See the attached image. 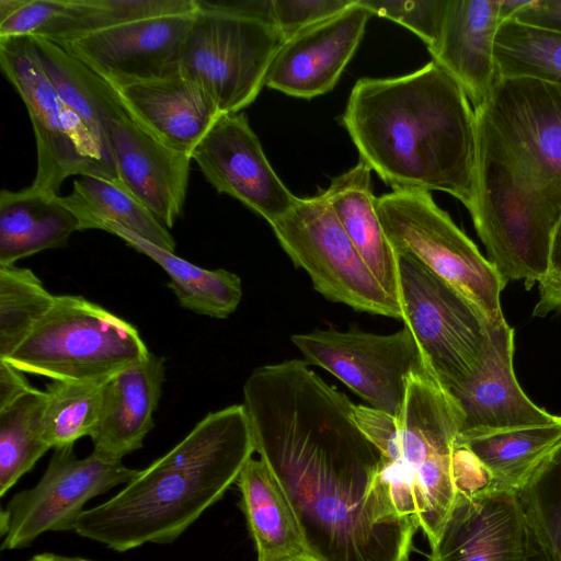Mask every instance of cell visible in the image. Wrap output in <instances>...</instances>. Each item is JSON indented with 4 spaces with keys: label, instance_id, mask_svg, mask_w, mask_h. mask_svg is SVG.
I'll use <instances>...</instances> for the list:
<instances>
[{
    "label": "cell",
    "instance_id": "cell-6",
    "mask_svg": "<svg viewBox=\"0 0 561 561\" xmlns=\"http://www.w3.org/2000/svg\"><path fill=\"white\" fill-rule=\"evenodd\" d=\"M149 354L131 323L82 296L57 295L48 313L5 360L51 380L104 383Z\"/></svg>",
    "mask_w": 561,
    "mask_h": 561
},
{
    "label": "cell",
    "instance_id": "cell-17",
    "mask_svg": "<svg viewBox=\"0 0 561 561\" xmlns=\"http://www.w3.org/2000/svg\"><path fill=\"white\" fill-rule=\"evenodd\" d=\"M106 133L116 178L162 225L172 228L185 204L191 154L159 141L125 106L106 119Z\"/></svg>",
    "mask_w": 561,
    "mask_h": 561
},
{
    "label": "cell",
    "instance_id": "cell-36",
    "mask_svg": "<svg viewBox=\"0 0 561 561\" xmlns=\"http://www.w3.org/2000/svg\"><path fill=\"white\" fill-rule=\"evenodd\" d=\"M370 13L399 23L416 34L428 51L440 38L449 0H359Z\"/></svg>",
    "mask_w": 561,
    "mask_h": 561
},
{
    "label": "cell",
    "instance_id": "cell-45",
    "mask_svg": "<svg viewBox=\"0 0 561 561\" xmlns=\"http://www.w3.org/2000/svg\"><path fill=\"white\" fill-rule=\"evenodd\" d=\"M284 561H318V560L314 559L313 557H311L310 554L305 553V554H301V556H298L295 558H290V559H287Z\"/></svg>",
    "mask_w": 561,
    "mask_h": 561
},
{
    "label": "cell",
    "instance_id": "cell-14",
    "mask_svg": "<svg viewBox=\"0 0 561 561\" xmlns=\"http://www.w3.org/2000/svg\"><path fill=\"white\" fill-rule=\"evenodd\" d=\"M195 13L119 24L57 45L113 87L154 80L180 70Z\"/></svg>",
    "mask_w": 561,
    "mask_h": 561
},
{
    "label": "cell",
    "instance_id": "cell-11",
    "mask_svg": "<svg viewBox=\"0 0 561 561\" xmlns=\"http://www.w3.org/2000/svg\"><path fill=\"white\" fill-rule=\"evenodd\" d=\"M1 71L22 99L33 127V185L59 195L71 175L108 178L90 137L67 112L37 57L31 36L0 38Z\"/></svg>",
    "mask_w": 561,
    "mask_h": 561
},
{
    "label": "cell",
    "instance_id": "cell-30",
    "mask_svg": "<svg viewBox=\"0 0 561 561\" xmlns=\"http://www.w3.org/2000/svg\"><path fill=\"white\" fill-rule=\"evenodd\" d=\"M45 404L46 391L34 388L0 410L1 496L50 449L43 427Z\"/></svg>",
    "mask_w": 561,
    "mask_h": 561
},
{
    "label": "cell",
    "instance_id": "cell-42",
    "mask_svg": "<svg viewBox=\"0 0 561 561\" xmlns=\"http://www.w3.org/2000/svg\"><path fill=\"white\" fill-rule=\"evenodd\" d=\"M530 0H499V19L503 23L512 20Z\"/></svg>",
    "mask_w": 561,
    "mask_h": 561
},
{
    "label": "cell",
    "instance_id": "cell-37",
    "mask_svg": "<svg viewBox=\"0 0 561 561\" xmlns=\"http://www.w3.org/2000/svg\"><path fill=\"white\" fill-rule=\"evenodd\" d=\"M69 0H0V38L39 36Z\"/></svg>",
    "mask_w": 561,
    "mask_h": 561
},
{
    "label": "cell",
    "instance_id": "cell-7",
    "mask_svg": "<svg viewBox=\"0 0 561 561\" xmlns=\"http://www.w3.org/2000/svg\"><path fill=\"white\" fill-rule=\"evenodd\" d=\"M376 210L396 252H405L469 298L492 325L505 321L501 293L507 282L440 209L427 191L392 190Z\"/></svg>",
    "mask_w": 561,
    "mask_h": 561
},
{
    "label": "cell",
    "instance_id": "cell-28",
    "mask_svg": "<svg viewBox=\"0 0 561 561\" xmlns=\"http://www.w3.org/2000/svg\"><path fill=\"white\" fill-rule=\"evenodd\" d=\"M98 229L119 237L129 247L160 265L169 275V287L183 308L198 314L225 319L239 306L242 286L237 274L224 268L207 270L197 266L117 224L103 222Z\"/></svg>",
    "mask_w": 561,
    "mask_h": 561
},
{
    "label": "cell",
    "instance_id": "cell-18",
    "mask_svg": "<svg viewBox=\"0 0 561 561\" xmlns=\"http://www.w3.org/2000/svg\"><path fill=\"white\" fill-rule=\"evenodd\" d=\"M373 14L359 0L345 11L286 39L265 87L301 99L331 91L354 56Z\"/></svg>",
    "mask_w": 561,
    "mask_h": 561
},
{
    "label": "cell",
    "instance_id": "cell-22",
    "mask_svg": "<svg viewBox=\"0 0 561 561\" xmlns=\"http://www.w3.org/2000/svg\"><path fill=\"white\" fill-rule=\"evenodd\" d=\"M501 22L499 0H449L433 60L461 87L473 110L499 81L494 42Z\"/></svg>",
    "mask_w": 561,
    "mask_h": 561
},
{
    "label": "cell",
    "instance_id": "cell-26",
    "mask_svg": "<svg viewBox=\"0 0 561 561\" xmlns=\"http://www.w3.org/2000/svg\"><path fill=\"white\" fill-rule=\"evenodd\" d=\"M81 230L77 215L60 195L35 185L0 192V266L44 250L64 248Z\"/></svg>",
    "mask_w": 561,
    "mask_h": 561
},
{
    "label": "cell",
    "instance_id": "cell-1",
    "mask_svg": "<svg viewBox=\"0 0 561 561\" xmlns=\"http://www.w3.org/2000/svg\"><path fill=\"white\" fill-rule=\"evenodd\" d=\"M254 449L283 485L318 561H410L419 524L396 508L354 403L300 359L243 386Z\"/></svg>",
    "mask_w": 561,
    "mask_h": 561
},
{
    "label": "cell",
    "instance_id": "cell-35",
    "mask_svg": "<svg viewBox=\"0 0 561 561\" xmlns=\"http://www.w3.org/2000/svg\"><path fill=\"white\" fill-rule=\"evenodd\" d=\"M516 495L528 528L550 561H561V465L553 455Z\"/></svg>",
    "mask_w": 561,
    "mask_h": 561
},
{
    "label": "cell",
    "instance_id": "cell-9",
    "mask_svg": "<svg viewBox=\"0 0 561 561\" xmlns=\"http://www.w3.org/2000/svg\"><path fill=\"white\" fill-rule=\"evenodd\" d=\"M182 46L180 70L213 98L221 114L240 113L256 99L285 38L267 22L205 7Z\"/></svg>",
    "mask_w": 561,
    "mask_h": 561
},
{
    "label": "cell",
    "instance_id": "cell-20",
    "mask_svg": "<svg viewBox=\"0 0 561 561\" xmlns=\"http://www.w3.org/2000/svg\"><path fill=\"white\" fill-rule=\"evenodd\" d=\"M560 445L561 421L543 426L458 437V491L516 493Z\"/></svg>",
    "mask_w": 561,
    "mask_h": 561
},
{
    "label": "cell",
    "instance_id": "cell-29",
    "mask_svg": "<svg viewBox=\"0 0 561 561\" xmlns=\"http://www.w3.org/2000/svg\"><path fill=\"white\" fill-rule=\"evenodd\" d=\"M61 198L79 218L81 230L113 222L162 249L175 250L168 228L118 179L79 175L71 193Z\"/></svg>",
    "mask_w": 561,
    "mask_h": 561
},
{
    "label": "cell",
    "instance_id": "cell-23",
    "mask_svg": "<svg viewBox=\"0 0 561 561\" xmlns=\"http://www.w3.org/2000/svg\"><path fill=\"white\" fill-rule=\"evenodd\" d=\"M164 357L150 352L142 362L121 371L104 386L99 422L90 437L99 456L122 460L142 447L152 430L165 379Z\"/></svg>",
    "mask_w": 561,
    "mask_h": 561
},
{
    "label": "cell",
    "instance_id": "cell-34",
    "mask_svg": "<svg viewBox=\"0 0 561 561\" xmlns=\"http://www.w3.org/2000/svg\"><path fill=\"white\" fill-rule=\"evenodd\" d=\"M105 383L53 380L47 385L43 427L50 448L91 435L101 415Z\"/></svg>",
    "mask_w": 561,
    "mask_h": 561
},
{
    "label": "cell",
    "instance_id": "cell-25",
    "mask_svg": "<svg viewBox=\"0 0 561 561\" xmlns=\"http://www.w3.org/2000/svg\"><path fill=\"white\" fill-rule=\"evenodd\" d=\"M323 193L368 270L400 304L397 253L376 210L371 169L359 160L355 167L334 178Z\"/></svg>",
    "mask_w": 561,
    "mask_h": 561
},
{
    "label": "cell",
    "instance_id": "cell-8",
    "mask_svg": "<svg viewBox=\"0 0 561 561\" xmlns=\"http://www.w3.org/2000/svg\"><path fill=\"white\" fill-rule=\"evenodd\" d=\"M396 253L402 321L430 373L448 392L479 366L491 323L469 298L416 257Z\"/></svg>",
    "mask_w": 561,
    "mask_h": 561
},
{
    "label": "cell",
    "instance_id": "cell-27",
    "mask_svg": "<svg viewBox=\"0 0 561 561\" xmlns=\"http://www.w3.org/2000/svg\"><path fill=\"white\" fill-rule=\"evenodd\" d=\"M237 484L256 561H284L307 552L305 537L283 485L261 459L250 458Z\"/></svg>",
    "mask_w": 561,
    "mask_h": 561
},
{
    "label": "cell",
    "instance_id": "cell-33",
    "mask_svg": "<svg viewBox=\"0 0 561 561\" xmlns=\"http://www.w3.org/2000/svg\"><path fill=\"white\" fill-rule=\"evenodd\" d=\"M55 299L30 268L0 266V359L25 341Z\"/></svg>",
    "mask_w": 561,
    "mask_h": 561
},
{
    "label": "cell",
    "instance_id": "cell-10",
    "mask_svg": "<svg viewBox=\"0 0 561 561\" xmlns=\"http://www.w3.org/2000/svg\"><path fill=\"white\" fill-rule=\"evenodd\" d=\"M283 250L309 275L327 299L351 308L402 320V309L368 270L323 191L298 198L271 224Z\"/></svg>",
    "mask_w": 561,
    "mask_h": 561
},
{
    "label": "cell",
    "instance_id": "cell-32",
    "mask_svg": "<svg viewBox=\"0 0 561 561\" xmlns=\"http://www.w3.org/2000/svg\"><path fill=\"white\" fill-rule=\"evenodd\" d=\"M499 78H533L561 84V33L507 20L494 42Z\"/></svg>",
    "mask_w": 561,
    "mask_h": 561
},
{
    "label": "cell",
    "instance_id": "cell-19",
    "mask_svg": "<svg viewBox=\"0 0 561 561\" xmlns=\"http://www.w3.org/2000/svg\"><path fill=\"white\" fill-rule=\"evenodd\" d=\"M527 534L516 493L458 491L428 561H525Z\"/></svg>",
    "mask_w": 561,
    "mask_h": 561
},
{
    "label": "cell",
    "instance_id": "cell-44",
    "mask_svg": "<svg viewBox=\"0 0 561 561\" xmlns=\"http://www.w3.org/2000/svg\"><path fill=\"white\" fill-rule=\"evenodd\" d=\"M27 561H91L83 558L78 557H66L54 553H39L34 556Z\"/></svg>",
    "mask_w": 561,
    "mask_h": 561
},
{
    "label": "cell",
    "instance_id": "cell-21",
    "mask_svg": "<svg viewBox=\"0 0 561 561\" xmlns=\"http://www.w3.org/2000/svg\"><path fill=\"white\" fill-rule=\"evenodd\" d=\"M113 88L144 128L165 146L187 154L222 115L203 87L181 70Z\"/></svg>",
    "mask_w": 561,
    "mask_h": 561
},
{
    "label": "cell",
    "instance_id": "cell-12",
    "mask_svg": "<svg viewBox=\"0 0 561 561\" xmlns=\"http://www.w3.org/2000/svg\"><path fill=\"white\" fill-rule=\"evenodd\" d=\"M291 341L307 363L328 370L371 408L390 415L400 411L409 378L431 374L405 325L392 334L317 330L294 334Z\"/></svg>",
    "mask_w": 561,
    "mask_h": 561
},
{
    "label": "cell",
    "instance_id": "cell-38",
    "mask_svg": "<svg viewBox=\"0 0 561 561\" xmlns=\"http://www.w3.org/2000/svg\"><path fill=\"white\" fill-rule=\"evenodd\" d=\"M356 1L272 0L273 24L286 41L309 26L340 14Z\"/></svg>",
    "mask_w": 561,
    "mask_h": 561
},
{
    "label": "cell",
    "instance_id": "cell-39",
    "mask_svg": "<svg viewBox=\"0 0 561 561\" xmlns=\"http://www.w3.org/2000/svg\"><path fill=\"white\" fill-rule=\"evenodd\" d=\"M538 284L539 300L533 314L545 317L561 311V216L551 237L547 271Z\"/></svg>",
    "mask_w": 561,
    "mask_h": 561
},
{
    "label": "cell",
    "instance_id": "cell-3",
    "mask_svg": "<svg viewBox=\"0 0 561 561\" xmlns=\"http://www.w3.org/2000/svg\"><path fill=\"white\" fill-rule=\"evenodd\" d=\"M359 157L392 190L442 191L471 209L476 113L434 60L393 78H360L341 119Z\"/></svg>",
    "mask_w": 561,
    "mask_h": 561
},
{
    "label": "cell",
    "instance_id": "cell-41",
    "mask_svg": "<svg viewBox=\"0 0 561 561\" xmlns=\"http://www.w3.org/2000/svg\"><path fill=\"white\" fill-rule=\"evenodd\" d=\"M33 389L25 373L8 360L0 359V410L12 404Z\"/></svg>",
    "mask_w": 561,
    "mask_h": 561
},
{
    "label": "cell",
    "instance_id": "cell-46",
    "mask_svg": "<svg viewBox=\"0 0 561 561\" xmlns=\"http://www.w3.org/2000/svg\"><path fill=\"white\" fill-rule=\"evenodd\" d=\"M553 458L556 461H558L561 465V445L554 451Z\"/></svg>",
    "mask_w": 561,
    "mask_h": 561
},
{
    "label": "cell",
    "instance_id": "cell-43",
    "mask_svg": "<svg viewBox=\"0 0 561 561\" xmlns=\"http://www.w3.org/2000/svg\"><path fill=\"white\" fill-rule=\"evenodd\" d=\"M527 525V524H526ZM527 550L525 561H550L547 553L527 526Z\"/></svg>",
    "mask_w": 561,
    "mask_h": 561
},
{
    "label": "cell",
    "instance_id": "cell-13",
    "mask_svg": "<svg viewBox=\"0 0 561 561\" xmlns=\"http://www.w3.org/2000/svg\"><path fill=\"white\" fill-rule=\"evenodd\" d=\"M138 473L122 460L106 459L94 451L78 459L73 445L54 448L37 484L16 493L2 510L1 549L26 548L45 531L75 530L88 501L129 483Z\"/></svg>",
    "mask_w": 561,
    "mask_h": 561
},
{
    "label": "cell",
    "instance_id": "cell-31",
    "mask_svg": "<svg viewBox=\"0 0 561 561\" xmlns=\"http://www.w3.org/2000/svg\"><path fill=\"white\" fill-rule=\"evenodd\" d=\"M195 0H70L43 38L56 44L85 33L145 19L193 14Z\"/></svg>",
    "mask_w": 561,
    "mask_h": 561
},
{
    "label": "cell",
    "instance_id": "cell-4",
    "mask_svg": "<svg viewBox=\"0 0 561 561\" xmlns=\"http://www.w3.org/2000/svg\"><path fill=\"white\" fill-rule=\"evenodd\" d=\"M254 451L243 404L210 412L114 497L85 510L75 531L118 552L171 543L237 482Z\"/></svg>",
    "mask_w": 561,
    "mask_h": 561
},
{
    "label": "cell",
    "instance_id": "cell-2",
    "mask_svg": "<svg viewBox=\"0 0 561 561\" xmlns=\"http://www.w3.org/2000/svg\"><path fill=\"white\" fill-rule=\"evenodd\" d=\"M474 113L469 213L497 273L530 289L547 271L561 216V84L500 78Z\"/></svg>",
    "mask_w": 561,
    "mask_h": 561
},
{
    "label": "cell",
    "instance_id": "cell-40",
    "mask_svg": "<svg viewBox=\"0 0 561 561\" xmlns=\"http://www.w3.org/2000/svg\"><path fill=\"white\" fill-rule=\"evenodd\" d=\"M512 20L524 25L561 33V0H530Z\"/></svg>",
    "mask_w": 561,
    "mask_h": 561
},
{
    "label": "cell",
    "instance_id": "cell-5",
    "mask_svg": "<svg viewBox=\"0 0 561 561\" xmlns=\"http://www.w3.org/2000/svg\"><path fill=\"white\" fill-rule=\"evenodd\" d=\"M353 413L381 453V477L397 511L415 520L433 547L458 494L456 405L431 374H414L397 415L363 404H354Z\"/></svg>",
    "mask_w": 561,
    "mask_h": 561
},
{
    "label": "cell",
    "instance_id": "cell-24",
    "mask_svg": "<svg viewBox=\"0 0 561 561\" xmlns=\"http://www.w3.org/2000/svg\"><path fill=\"white\" fill-rule=\"evenodd\" d=\"M39 62L71 117L90 137L110 179H117L107 140L106 119L122 108L116 90L56 43L31 36Z\"/></svg>",
    "mask_w": 561,
    "mask_h": 561
},
{
    "label": "cell",
    "instance_id": "cell-16",
    "mask_svg": "<svg viewBox=\"0 0 561 561\" xmlns=\"http://www.w3.org/2000/svg\"><path fill=\"white\" fill-rule=\"evenodd\" d=\"M514 330L506 321L490 325L484 355L470 377L448 391L460 419L458 437L554 424L519 387L513 369Z\"/></svg>",
    "mask_w": 561,
    "mask_h": 561
},
{
    "label": "cell",
    "instance_id": "cell-15",
    "mask_svg": "<svg viewBox=\"0 0 561 561\" xmlns=\"http://www.w3.org/2000/svg\"><path fill=\"white\" fill-rule=\"evenodd\" d=\"M205 179L270 225L296 197L272 169L243 113L222 114L191 153Z\"/></svg>",
    "mask_w": 561,
    "mask_h": 561
}]
</instances>
